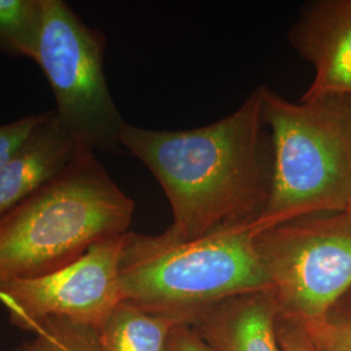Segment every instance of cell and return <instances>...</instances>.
I'll list each match as a JSON object with an SVG mask.
<instances>
[{
    "mask_svg": "<svg viewBox=\"0 0 351 351\" xmlns=\"http://www.w3.org/2000/svg\"><path fill=\"white\" fill-rule=\"evenodd\" d=\"M121 147L151 171L168 198L167 232L191 239L259 223L267 211L274 151L262 111V88L236 112L190 130H154L125 124Z\"/></svg>",
    "mask_w": 351,
    "mask_h": 351,
    "instance_id": "cell-1",
    "label": "cell"
},
{
    "mask_svg": "<svg viewBox=\"0 0 351 351\" xmlns=\"http://www.w3.org/2000/svg\"><path fill=\"white\" fill-rule=\"evenodd\" d=\"M134 202L78 143L63 171L0 217V281L45 276L128 232Z\"/></svg>",
    "mask_w": 351,
    "mask_h": 351,
    "instance_id": "cell-2",
    "label": "cell"
},
{
    "mask_svg": "<svg viewBox=\"0 0 351 351\" xmlns=\"http://www.w3.org/2000/svg\"><path fill=\"white\" fill-rule=\"evenodd\" d=\"M259 223L232 226L191 239L167 230L156 236L128 232L120 262L124 301L191 323L213 306L241 294L267 290L256 239Z\"/></svg>",
    "mask_w": 351,
    "mask_h": 351,
    "instance_id": "cell-3",
    "label": "cell"
},
{
    "mask_svg": "<svg viewBox=\"0 0 351 351\" xmlns=\"http://www.w3.org/2000/svg\"><path fill=\"white\" fill-rule=\"evenodd\" d=\"M262 88L272 151V190L263 229L313 213H345L351 199V95L291 103Z\"/></svg>",
    "mask_w": 351,
    "mask_h": 351,
    "instance_id": "cell-4",
    "label": "cell"
},
{
    "mask_svg": "<svg viewBox=\"0 0 351 351\" xmlns=\"http://www.w3.org/2000/svg\"><path fill=\"white\" fill-rule=\"evenodd\" d=\"M256 249L281 319L324 317L351 290V220L345 213H313L267 228Z\"/></svg>",
    "mask_w": 351,
    "mask_h": 351,
    "instance_id": "cell-5",
    "label": "cell"
},
{
    "mask_svg": "<svg viewBox=\"0 0 351 351\" xmlns=\"http://www.w3.org/2000/svg\"><path fill=\"white\" fill-rule=\"evenodd\" d=\"M106 38L63 0H43L36 63L46 75L56 113L78 143L113 154L125 126L104 75Z\"/></svg>",
    "mask_w": 351,
    "mask_h": 351,
    "instance_id": "cell-6",
    "label": "cell"
},
{
    "mask_svg": "<svg viewBox=\"0 0 351 351\" xmlns=\"http://www.w3.org/2000/svg\"><path fill=\"white\" fill-rule=\"evenodd\" d=\"M126 233L97 242L45 276L0 281V304L13 324L37 333L47 322L68 320L98 330L124 301L120 262Z\"/></svg>",
    "mask_w": 351,
    "mask_h": 351,
    "instance_id": "cell-7",
    "label": "cell"
},
{
    "mask_svg": "<svg viewBox=\"0 0 351 351\" xmlns=\"http://www.w3.org/2000/svg\"><path fill=\"white\" fill-rule=\"evenodd\" d=\"M291 46L315 66V78L302 98L351 95V0L307 4L289 32Z\"/></svg>",
    "mask_w": 351,
    "mask_h": 351,
    "instance_id": "cell-8",
    "label": "cell"
},
{
    "mask_svg": "<svg viewBox=\"0 0 351 351\" xmlns=\"http://www.w3.org/2000/svg\"><path fill=\"white\" fill-rule=\"evenodd\" d=\"M78 142L56 111L43 119L0 168V217L71 163Z\"/></svg>",
    "mask_w": 351,
    "mask_h": 351,
    "instance_id": "cell-9",
    "label": "cell"
},
{
    "mask_svg": "<svg viewBox=\"0 0 351 351\" xmlns=\"http://www.w3.org/2000/svg\"><path fill=\"white\" fill-rule=\"evenodd\" d=\"M277 320L276 302L267 289L229 298L191 323L215 351H281Z\"/></svg>",
    "mask_w": 351,
    "mask_h": 351,
    "instance_id": "cell-10",
    "label": "cell"
},
{
    "mask_svg": "<svg viewBox=\"0 0 351 351\" xmlns=\"http://www.w3.org/2000/svg\"><path fill=\"white\" fill-rule=\"evenodd\" d=\"M177 323L123 301L98 329V351H167Z\"/></svg>",
    "mask_w": 351,
    "mask_h": 351,
    "instance_id": "cell-11",
    "label": "cell"
},
{
    "mask_svg": "<svg viewBox=\"0 0 351 351\" xmlns=\"http://www.w3.org/2000/svg\"><path fill=\"white\" fill-rule=\"evenodd\" d=\"M43 0H0V53L36 62Z\"/></svg>",
    "mask_w": 351,
    "mask_h": 351,
    "instance_id": "cell-12",
    "label": "cell"
},
{
    "mask_svg": "<svg viewBox=\"0 0 351 351\" xmlns=\"http://www.w3.org/2000/svg\"><path fill=\"white\" fill-rule=\"evenodd\" d=\"M20 351H98V330L68 320H51Z\"/></svg>",
    "mask_w": 351,
    "mask_h": 351,
    "instance_id": "cell-13",
    "label": "cell"
},
{
    "mask_svg": "<svg viewBox=\"0 0 351 351\" xmlns=\"http://www.w3.org/2000/svg\"><path fill=\"white\" fill-rule=\"evenodd\" d=\"M295 324L301 326L319 351H351V317L329 314Z\"/></svg>",
    "mask_w": 351,
    "mask_h": 351,
    "instance_id": "cell-14",
    "label": "cell"
},
{
    "mask_svg": "<svg viewBox=\"0 0 351 351\" xmlns=\"http://www.w3.org/2000/svg\"><path fill=\"white\" fill-rule=\"evenodd\" d=\"M43 119V113L29 114L7 124H0V168L14 150L24 142L29 133Z\"/></svg>",
    "mask_w": 351,
    "mask_h": 351,
    "instance_id": "cell-15",
    "label": "cell"
},
{
    "mask_svg": "<svg viewBox=\"0 0 351 351\" xmlns=\"http://www.w3.org/2000/svg\"><path fill=\"white\" fill-rule=\"evenodd\" d=\"M167 351H215L201 333L185 322L177 323L168 339Z\"/></svg>",
    "mask_w": 351,
    "mask_h": 351,
    "instance_id": "cell-16",
    "label": "cell"
},
{
    "mask_svg": "<svg viewBox=\"0 0 351 351\" xmlns=\"http://www.w3.org/2000/svg\"><path fill=\"white\" fill-rule=\"evenodd\" d=\"M277 336L281 351H319L295 323L278 317Z\"/></svg>",
    "mask_w": 351,
    "mask_h": 351,
    "instance_id": "cell-17",
    "label": "cell"
},
{
    "mask_svg": "<svg viewBox=\"0 0 351 351\" xmlns=\"http://www.w3.org/2000/svg\"><path fill=\"white\" fill-rule=\"evenodd\" d=\"M332 315L351 317V290L337 303V306L330 313Z\"/></svg>",
    "mask_w": 351,
    "mask_h": 351,
    "instance_id": "cell-18",
    "label": "cell"
},
{
    "mask_svg": "<svg viewBox=\"0 0 351 351\" xmlns=\"http://www.w3.org/2000/svg\"><path fill=\"white\" fill-rule=\"evenodd\" d=\"M345 213L349 216V219L351 220V199L350 202H349V206H348V208H346V211H345Z\"/></svg>",
    "mask_w": 351,
    "mask_h": 351,
    "instance_id": "cell-19",
    "label": "cell"
}]
</instances>
